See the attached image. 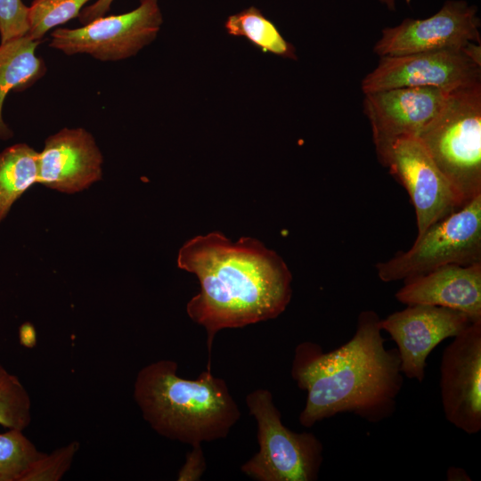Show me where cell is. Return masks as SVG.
I'll use <instances>...</instances> for the list:
<instances>
[{
  "instance_id": "603a6c76",
  "label": "cell",
  "mask_w": 481,
  "mask_h": 481,
  "mask_svg": "<svg viewBox=\"0 0 481 481\" xmlns=\"http://www.w3.org/2000/svg\"><path fill=\"white\" fill-rule=\"evenodd\" d=\"M29 6L21 0H0V43L29 32Z\"/></svg>"
},
{
  "instance_id": "83f0119b",
  "label": "cell",
  "mask_w": 481,
  "mask_h": 481,
  "mask_svg": "<svg viewBox=\"0 0 481 481\" xmlns=\"http://www.w3.org/2000/svg\"><path fill=\"white\" fill-rule=\"evenodd\" d=\"M447 480L449 481H469L471 478L467 472L461 468L450 467L446 473Z\"/></svg>"
},
{
  "instance_id": "ba28073f",
  "label": "cell",
  "mask_w": 481,
  "mask_h": 481,
  "mask_svg": "<svg viewBox=\"0 0 481 481\" xmlns=\"http://www.w3.org/2000/svg\"><path fill=\"white\" fill-rule=\"evenodd\" d=\"M378 159L408 192L418 234L463 207L418 137L394 141Z\"/></svg>"
},
{
  "instance_id": "4fadbf2b",
  "label": "cell",
  "mask_w": 481,
  "mask_h": 481,
  "mask_svg": "<svg viewBox=\"0 0 481 481\" xmlns=\"http://www.w3.org/2000/svg\"><path fill=\"white\" fill-rule=\"evenodd\" d=\"M449 92L436 87L408 86L364 94L377 156L400 138L418 137L442 110Z\"/></svg>"
},
{
  "instance_id": "30bf717a",
  "label": "cell",
  "mask_w": 481,
  "mask_h": 481,
  "mask_svg": "<svg viewBox=\"0 0 481 481\" xmlns=\"http://www.w3.org/2000/svg\"><path fill=\"white\" fill-rule=\"evenodd\" d=\"M481 84V66L462 50L382 56L362 80L363 94L397 87H436L446 92Z\"/></svg>"
},
{
  "instance_id": "7a4b0ae2",
  "label": "cell",
  "mask_w": 481,
  "mask_h": 481,
  "mask_svg": "<svg viewBox=\"0 0 481 481\" xmlns=\"http://www.w3.org/2000/svg\"><path fill=\"white\" fill-rule=\"evenodd\" d=\"M381 318L362 311L352 338L324 352L313 341L298 344L290 375L306 400L299 423L311 428L340 413H352L370 423L390 418L404 386L401 360L395 348H387Z\"/></svg>"
},
{
  "instance_id": "9c48e42d",
  "label": "cell",
  "mask_w": 481,
  "mask_h": 481,
  "mask_svg": "<svg viewBox=\"0 0 481 481\" xmlns=\"http://www.w3.org/2000/svg\"><path fill=\"white\" fill-rule=\"evenodd\" d=\"M479 28L475 5L463 0H448L432 16L406 18L396 26L385 28L373 52L382 57L462 50L470 42L481 44Z\"/></svg>"
},
{
  "instance_id": "484cf974",
  "label": "cell",
  "mask_w": 481,
  "mask_h": 481,
  "mask_svg": "<svg viewBox=\"0 0 481 481\" xmlns=\"http://www.w3.org/2000/svg\"><path fill=\"white\" fill-rule=\"evenodd\" d=\"M19 341L24 347H35L37 345V332L32 323L26 322L20 326Z\"/></svg>"
},
{
  "instance_id": "44dd1931",
  "label": "cell",
  "mask_w": 481,
  "mask_h": 481,
  "mask_svg": "<svg viewBox=\"0 0 481 481\" xmlns=\"http://www.w3.org/2000/svg\"><path fill=\"white\" fill-rule=\"evenodd\" d=\"M91 0H33L29 6L28 36L40 41L51 29L78 18Z\"/></svg>"
},
{
  "instance_id": "5b68a950",
  "label": "cell",
  "mask_w": 481,
  "mask_h": 481,
  "mask_svg": "<svg viewBox=\"0 0 481 481\" xmlns=\"http://www.w3.org/2000/svg\"><path fill=\"white\" fill-rule=\"evenodd\" d=\"M245 402L257 424L259 449L240 471L257 481L317 480L323 461L322 443L313 433H297L284 426L268 389L251 391Z\"/></svg>"
},
{
  "instance_id": "5bb4252c",
  "label": "cell",
  "mask_w": 481,
  "mask_h": 481,
  "mask_svg": "<svg viewBox=\"0 0 481 481\" xmlns=\"http://www.w3.org/2000/svg\"><path fill=\"white\" fill-rule=\"evenodd\" d=\"M102 154L94 136L82 127H64L50 135L39 152L38 182L75 193L102 178Z\"/></svg>"
},
{
  "instance_id": "d6986e66",
  "label": "cell",
  "mask_w": 481,
  "mask_h": 481,
  "mask_svg": "<svg viewBox=\"0 0 481 481\" xmlns=\"http://www.w3.org/2000/svg\"><path fill=\"white\" fill-rule=\"evenodd\" d=\"M42 453L24 430L10 428L0 433V481H25Z\"/></svg>"
},
{
  "instance_id": "cb8c5ba5",
  "label": "cell",
  "mask_w": 481,
  "mask_h": 481,
  "mask_svg": "<svg viewBox=\"0 0 481 481\" xmlns=\"http://www.w3.org/2000/svg\"><path fill=\"white\" fill-rule=\"evenodd\" d=\"M192 447V449L186 454L185 462L178 472V481L200 480L206 470V459L201 444Z\"/></svg>"
},
{
  "instance_id": "3957f363",
  "label": "cell",
  "mask_w": 481,
  "mask_h": 481,
  "mask_svg": "<svg viewBox=\"0 0 481 481\" xmlns=\"http://www.w3.org/2000/svg\"><path fill=\"white\" fill-rule=\"evenodd\" d=\"M177 371L176 362L163 359L138 371L133 395L145 421L159 435L192 446L226 437L241 413L225 380L208 367L195 379Z\"/></svg>"
},
{
  "instance_id": "2e32d148",
  "label": "cell",
  "mask_w": 481,
  "mask_h": 481,
  "mask_svg": "<svg viewBox=\"0 0 481 481\" xmlns=\"http://www.w3.org/2000/svg\"><path fill=\"white\" fill-rule=\"evenodd\" d=\"M40 41L28 35L0 43V139L7 140L12 131L4 121L2 111L7 94L32 86L46 72L44 60L36 54Z\"/></svg>"
},
{
  "instance_id": "7c38bea8",
  "label": "cell",
  "mask_w": 481,
  "mask_h": 481,
  "mask_svg": "<svg viewBox=\"0 0 481 481\" xmlns=\"http://www.w3.org/2000/svg\"><path fill=\"white\" fill-rule=\"evenodd\" d=\"M472 322L462 312L417 304L408 305L381 319V328L396 345L403 375L422 383L430 353L442 341L454 338Z\"/></svg>"
},
{
  "instance_id": "6da1fadb",
  "label": "cell",
  "mask_w": 481,
  "mask_h": 481,
  "mask_svg": "<svg viewBox=\"0 0 481 481\" xmlns=\"http://www.w3.org/2000/svg\"><path fill=\"white\" fill-rule=\"evenodd\" d=\"M179 268L193 273L200 291L186 305L190 319L207 333L208 362L216 335L277 318L292 297V274L283 259L261 241L232 242L222 232L197 235L177 257Z\"/></svg>"
},
{
  "instance_id": "4316f807",
  "label": "cell",
  "mask_w": 481,
  "mask_h": 481,
  "mask_svg": "<svg viewBox=\"0 0 481 481\" xmlns=\"http://www.w3.org/2000/svg\"><path fill=\"white\" fill-rule=\"evenodd\" d=\"M462 51L475 63L481 66V44L470 42L463 47Z\"/></svg>"
},
{
  "instance_id": "52a82bcc",
  "label": "cell",
  "mask_w": 481,
  "mask_h": 481,
  "mask_svg": "<svg viewBox=\"0 0 481 481\" xmlns=\"http://www.w3.org/2000/svg\"><path fill=\"white\" fill-rule=\"evenodd\" d=\"M162 22L158 0H140L139 6L128 12L104 15L76 29H55L49 46L66 55L88 54L101 61H118L151 44Z\"/></svg>"
},
{
  "instance_id": "d4e9b609",
  "label": "cell",
  "mask_w": 481,
  "mask_h": 481,
  "mask_svg": "<svg viewBox=\"0 0 481 481\" xmlns=\"http://www.w3.org/2000/svg\"><path fill=\"white\" fill-rule=\"evenodd\" d=\"M113 1L114 0H96L94 4L84 7L78 16L79 21L83 25L106 15Z\"/></svg>"
},
{
  "instance_id": "8992f818",
  "label": "cell",
  "mask_w": 481,
  "mask_h": 481,
  "mask_svg": "<svg viewBox=\"0 0 481 481\" xmlns=\"http://www.w3.org/2000/svg\"><path fill=\"white\" fill-rule=\"evenodd\" d=\"M481 263V194L418 234L407 251L376 264L385 282L407 280L446 265Z\"/></svg>"
},
{
  "instance_id": "9a60e30c",
  "label": "cell",
  "mask_w": 481,
  "mask_h": 481,
  "mask_svg": "<svg viewBox=\"0 0 481 481\" xmlns=\"http://www.w3.org/2000/svg\"><path fill=\"white\" fill-rule=\"evenodd\" d=\"M395 298L408 305H431L466 314L481 321V263L446 265L404 280Z\"/></svg>"
},
{
  "instance_id": "7402d4cb",
  "label": "cell",
  "mask_w": 481,
  "mask_h": 481,
  "mask_svg": "<svg viewBox=\"0 0 481 481\" xmlns=\"http://www.w3.org/2000/svg\"><path fill=\"white\" fill-rule=\"evenodd\" d=\"M79 443L73 441L50 453H42L27 474L25 481H58L69 469Z\"/></svg>"
},
{
  "instance_id": "ffe728a7",
  "label": "cell",
  "mask_w": 481,
  "mask_h": 481,
  "mask_svg": "<svg viewBox=\"0 0 481 481\" xmlns=\"http://www.w3.org/2000/svg\"><path fill=\"white\" fill-rule=\"evenodd\" d=\"M30 396L20 379L0 363V425L25 430L32 420Z\"/></svg>"
},
{
  "instance_id": "8fae6325",
  "label": "cell",
  "mask_w": 481,
  "mask_h": 481,
  "mask_svg": "<svg viewBox=\"0 0 481 481\" xmlns=\"http://www.w3.org/2000/svg\"><path fill=\"white\" fill-rule=\"evenodd\" d=\"M452 338L440 362L442 407L448 422L475 435L481 430V321Z\"/></svg>"
},
{
  "instance_id": "ac0fdd59",
  "label": "cell",
  "mask_w": 481,
  "mask_h": 481,
  "mask_svg": "<svg viewBox=\"0 0 481 481\" xmlns=\"http://www.w3.org/2000/svg\"><path fill=\"white\" fill-rule=\"evenodd\" d=\"M224 27L228 34L245 37L265 53L297 59L294 46L284 39L276 26L255 6L230 15Z\"/></svg>"
},
{
  "instance_id": "e0dca14e",
  "label": "cell",
  "mask_w": 481,
  "mask_h": 481,
  "mask_svg": "<svg viewBox=\"0 0 481 481\" xmlns=\"http://www.w3.org/2000/svg\"><path fill=\"white\" fill-rule=\"evenodd\" d=\"M39 152L26 143L0 152V223L13 203L38 182Z\"/></svg>"
},
{
  "instance_id": "f1b7e54d",
  "label": "cell",
  "mask_w": 481,
  "mask_h": 481,
  "mask_svg": "<svg viewBox=\"0 0 481 481\" xmlns=\"http://www.w3.org/2000/svg\"><path fill=\"white\" fill-rule=\"evenodd\" d=\"M383 5H385L389 11L395 10V0H379Z\"/></svg>"
},
{
  "instance_id": "277c9868",
  "label": "cell",
  "mask_w": 481,
  "mask_h": 481,
  "mask_svg": "<svg viewBox=\"0 0 481 481\" xmlns=\"http://www.w3.org/2000/svg\"><path fill=\"white\" fill-rule=\"evenodd\" d=\"M418 138L462 206L481 194V84L450 92Z\"/></svg>"
}]
</instances>
